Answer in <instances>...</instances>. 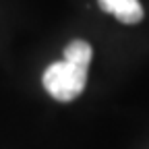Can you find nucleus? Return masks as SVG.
Masks as SVG:
<instances>
[{
	"label": "nucleus",
	"mask_w": 149,
	"mask_h": 149,
	"mask_svg": "<svg viewBox=\"0 0 149 149\" xmlns=\"http://www.w3.org/2000/svg\"><path fill=\"white\" fill-rule=\"evenodd\" d=\"M93 50L87 42L74 40L64 50V60L46 68L42 83L56 102H72L87 85V70Z\"/></svg>",
	"instance_id": "1"
},
{
	"label": "nucleus",
	"mask_w": 149,
	"mask_h": 149,
	"mask_svg": "<svg viewBox=\"0 0 149 149\" xmlns=\"http://www.w3.org/2000/svg\"><path fill=\"white\" fill-rule=\"evenodd\" d=\"M102 10L112 13L120 23L135 25L143 19V6L139 0H97Z\"/></svg>",
	"instance_id": "2"
}]
</instances>
